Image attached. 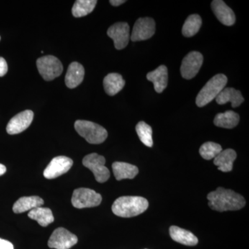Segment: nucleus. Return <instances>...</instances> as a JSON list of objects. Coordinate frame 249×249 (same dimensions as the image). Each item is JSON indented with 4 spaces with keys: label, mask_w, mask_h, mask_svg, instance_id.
Here are the masks:
<instances>
[{
    "label": "nucleus",
    "mask_w": 249,
    "mask_h": 249,
    "mask_svg": "<svg viewBox=\"0 0 249 249\" xmlns=\"http://www.w3.org/2000/svg\"><path fill=\"white\" fill-rule=\"evenodd\" d=\"M236 157H237V154L235 150L232 149H227V150H222L214 159V164L218 167V170L224 173H227L232 170L233 162L235 161Z\"/></svg>",
    "instance_id": "nucleus-19"
},
{
    "label": "nucleus",
    "mask_w": 249,
    "mask_h": 249,
    "mask_svg": "<svg viewBox=\"0 0 249 249\" xmlns=\"http://www.w3.org/2000/svg\"><path fill=\"white\" fill-rule=\"evenodd\" d=\"M155 22L152 18H139L134 24L131 40L137 42L150 39L155 34Z\"/></svg>",
    "instance_id": "nucleus-10"
},
{
    "label": "nucleus",
    "mask_w": 249,
    "mask_h": 249,
    "mask_svg": "<svg viewBox=\"0 0 249 249\" xmlns=\"http://www.w3.org/2000/svg\"><path fill=\"white\" fill-rule=\"evenodd\" d=\"M6 168L5 165L3 164H1L0 163V176H1V175H4V174L6 173Z\"/></svg>",
    "instance_id": "nucleus-32"
},
{
    "label": "nucleus",
    "mask_w": 249,
    "mask_h": 249,
    "mask_svg": "<svg viewBox=\"0 0 249 249\" xmlns=\"http://www.w3.org/2000/svg\"><path fill=\"white\" fill-rule=\"evenodd\" d=\"M28 217L33 220L37 221V223L43 227H47L54 221L52 210L48 208H42V206L29 211Z\"/></svg>",
    "instance_id": "nucleus-24"
},
{
    "label": "nucleus",
    "mask_w": 249,
    "mask_h": 249,
    "mask_svg": "<svg viewBox=\"0 0 249 249\" xmlns=\"http://www.w3.org/2000/svg\"><path fill=\"white\" fill-rule=\"evenodd\" d=\"M75 129L89 143L101 144L107 138V132L104 127L89 121L78 120L75 122Z\"/></svg>",
    "instance_id": "nucleus-4"
},
{
    "label": "nucleus",
    "mask_w": 249,
    "mask_h": 249,
    "mask_svg": "<svg viewBox=\"0 0 249 249\" xmlns=\"http://www.w3.org/2000/svg\"><path fill=\"white\" fill-rule=\"evenodd\" d=\"M211 8L219 22L226 26H232L235 22V15L225 2L214 0L211 3Z\"/></svg>",
    "instance_id": "nucleus-14"
},
{
    "label": "nucleus",
    "mask_w": 249,
    "mask_h": 249,
    "mask_svg": "<svg viewBox=\"0 0 249 249\" xmlns=\"http://www.w3.org/2000/svg\"><path fill=\"white\" fill-rule=\"evenodd\" d=\"M85 167L92 172L96 181L99 183H104L109 179L110 172L106 164V159L97 153H91L85 156L83 160Z\"/></svg>",
    "instance_id": "nucleus-6"
},
{
    "label": "nucleus",
    "mask_w": 249,
    "mask_h": 249,
    "mask_svg": "<svg viewBox=\"0 0 249 249\" xmlns=\"http://www.w3.org/2000/svg\"><path fill=\"white\" fill-rule=\"evenodd\" d=\"M148 206V201L142 196H124L114 201L111 210L119 217H132L145 212Z\"/></svg>",
    "instance_id": "nucleus-2"
},
{
    "label": "nucleus",
    "mask_w": 249,
    "mask_h": 249,
    "mask_svg": "<svg viewBox=\"0 0 249 249\" xmlns=\"http://www.w3.org/2000/svg\"><path fill=\"white\" fill-rule=\"evenodd\" d=\"M222 147L219 144L214 142H206L203 144L199 149V154L206 160L215 158L221 152Z\"/></svg>",
    "instance_id": "nucleus-28"
},
{
    "label": "nucleus",
    "mask_w": 249,
    "mask_h": 249,
    "mask_svg": "<svg viewBox=\"0 0 249 249\" xmlns=\"http://www.w3.org/2000/svg\"><path fill=\"white\" fill-rule=\"evenodd\" d=\"M96 4V0H77L72 8V14L76 18L84 17L92 12Z\"/></svg>",
    "instance_id": "nucleus-26"
},
{
    "label": "nucleus",
    "mask_w": 249,
    "mask_h": 249,
    "mask_svg": "<svg viewBox=\"0 0 249 249\" xmlns=\"http://www.w3.org/2000/svg\"><path fill=\"white\" fill-rule=\"evenodd\" d=\"M204 57L202 54L197 52H190L183 59L181 64V76L187 80H191L197 74L201 66H202Z\"/></svg>",
    "instance_id": "nucleus-9"
},
{
    "label": "nucleus",
    "mask_w": 249,
    "mask_h": 249,
    "mask_svg": "<svg viewBox=\"0 0 249 249\" xmlns=\"http://www.w3.org/2000/svg\"><path fill=\"white\" fill-rule=\"evenodd\" d=\"M146 78L149 81L153 83L155 91L161 93L168 85V69L165 65H160L155 71L147 73Z\"/></svg>",
    "instance_id": "nucleus-16"
},
{
    "label": "nucleus",
    "mask_w": 249,
    "mask_h": 249,
    "mask_svg": "<svg viewBox=\"0 0 249 249\" xmlns=\"http://www.w3.org/2000/svg\"><path fill=\"white\" fill-rule=\"evenodd\" d=\"M37 70L41 76L47 81H50L62 74L63 66L62 62L53 55H45L36 61Z\"/></svg>",
    "instance_id": "nucleus-5"
},
{
    "label": "nucleus",
    "mask_w": 249,
    "mask_h": 249,
    "mask_svg": "<svg viewBox=\"0 0 249 249\" xmlns=\"http://www.w3.org/2000/svg\"><path fill=\"white\" fill-rule=\"evenodd\" d=\"M109 2H110L112 6H118L124 4V3L125 2V1H124V0H111V1H109Z\"/></svg>",
    "instance_id": "nucleus-31"
},
{
    "label": "nucleus",
    "mask_w": 249,
    "mask_h": 249,
    "mask_svg": "<svg viewBox=\"0 0 249 249\" xmlns=\"http://www.w3.org/2000/svg\"><path fill=\"white\" fill-rule=\"evenodd\" d=\"M78 242V237L64 228L55 229L48 242L49 248L70 249Z\"/></svg>",
    "instance_id": "nucleus-8"
},
{
    "label": "nucleus",
    "mask_w": 249,
    "mask_h": 249,
    "mask_svg": "<svg viewBox=\"0 0 249 249\" xmlns=\"http://www.w3.org/2000/svg\"><path fill=\"white\" fill-rule=\"evenodd\" d=\"M215 99L219 105L231 102L232 107H239L245 101L240 91L232 88H224Z\"/></svg>",
    "instance_id": "nucleus-17"
},
{
    "label": "nucleus",
    "mask_w": 249,
    "mask_h": 249,
    "mask_svg": "<svg viewBox=\"0 0 249 249\" xmlns=\"http://www.w3.org/2000/svg\"><path fill=\"white\" fill-rule=\"evenodd\" d=\"M136 131L138 134L141 142L149 147L153 145V139H152V129L149 124L143 121H141L136 126Z\"/></svg>",
    "instance_id": "nucleus-27"
},
{
    "label": "nucleus",
    "mask_w": 249,
    "mask_h": 249,
    "mask_svg": "<svg viewBox=\"0 0 249 249\" xmlns=\"http://www.w3.org/2000/svg\"><path fill=\"white\" fill-rule=\"evenodd\" d=\"M107 36L114 40V47L118 50L125 48L128 45L129 27L126 22H118L108 29Z\"/></svg>",
    "instance_id": "nucleus-12"
},
{
    "label": "nucleus",
    "mask_w": 249,
    "mask_h": 249,
    "mask_svg": "<svg viewBox=\"0 0 249 249\" xmlns=\"http://www.w3.org/2000/svg\"><path fill=\"white\" fill-rule=\"evenodd\" d=\"M34 112L31 110L23 111L10 120L6 126V132L11 135L21 133L30 126L34 119Z\"/></svg>",
    "instance_id": "nucleus-13"
},
{
    "label": "nucleus",
    "mask_w": 249,
    "mask_h": 249,
    "mask_svg": "<svg viewBox=\"0 0 249 249\" xmlns=\"http://www.w3.org/2000/svg\"><path fill=\"white\" fill-rule=\"evenodd\" d=\"M0 40H1V37H0Z\"/></svg>",
    "instance_id": "nucleus-33"
},
{
    "label": "nucleus",
    "mask_w": 249,
    "mask_h": 249,
    "mask_svg": "<svg viewBox=\"0 0 249 249\" xmlns=\"http://www.w3.org/2000/svg\"><path fill=\"white\" fill-rule=\"evenodd\" d=\"M239 121L240 116L237 113L232 111H227L217 114L214 119V124L217 127L231 129L238 124Z\"/></svg>",
    "instance_id": "nucleus-23"
},
{
    "label": "nucleus",
    "mask_w": 249,
    "mask_h": 249,
    "mask_svg": "<svg viewBox=\"0 0 249 249\" xmlns=\"http://www.w3.org/2000/svg\"><path fill=\"white\" fill-rule=\"evenodd\" d=\"M202 20L199 15H191L185 21L182 28V34L185 37H193L199 32Z\"/></svg>",
    "instance_id": "nucleus-25"
},
{
    "label": "nucleus",
    "mask_w": 249,
    "mask_h": 249,
    "mask_svg": "<svg viewBox=\"0 0 249 249\" xmlns=\"http://www.w3.org/2000/svg\"><path fill=\"white\" fill-rule=\"evenodd\" d=\"M44 204V200L37 196H22L19 198L13 206L15 213H22L30 211L36 208L40 207Z\"/></svg>",
    "instance_id": "nucleus-18"
},
{
    "label": "nucleus",
    "mask_w": 249,
    "mask_h": 249,
    "mask_svg": "<svg viewBox=\"0 0 249 249\" xmlns=\"http://www.w3.org/2000/svg\"><path fill=\"white\" fill-rule=\"evenodd\" d=\"M73 160L65 156L55 157L44 171V177L48 179L58 178L67 173L73 165Z\"/></svg>",
    "instance_id": "nucleus-11"
},
{
    "label": "nucleus",
    "mask_w": 249,
    "mask_h": 249,
    "mask_svg": "<svg viewBox=\"0 0 249 249\" xmlns=\"http://www.w3.org/2000/svg\"><path fill=\"white\" fill-rule=\"evenodd\" d=\"M85 77V69L81 64L71 62L67 70L65 76V84L67 88L73 89L83 82Z\"/></svg>",
    "instance_id": "nucleus-15"
},
{
    "label": "nucleus",
    "mask_w": 249,
    "mask_h": 249,
    "mask_svg": "<svg viewBox=\"0 0 249 249\" xmlns=\"http://www.w3.org/2000/svg\"><path fill=\"white\" fill-rule=\"evenodd\" d=\"M125 81L119 73H109L105 77L103 86L105 91L109 96H114L124 88Z\"/></svg>",
    "instance_id": "nucleus-22"
},
{
    "label": "nucleus",
    "mask_w": 249,
    "mask_h": 249,
    "mask_svg": "<svg viewBox=\"0 0 249 249\" xmlns=\"http://www.w3.org/2000/svg\"><path fill=\"white\" fill-rule=\"evenodd\" d=\"M207 199L211 209L219 212L237 211L242 209L246 204L243 196L231 190L225 189L222 187L210 193Z\"/></svg>",
    "instance_id": "nucleus-1"
},
{
    "label": "nucleus",
    "mask_w": 249,
    "mask_h": 249,
    "mask_svg": "<svg viewBox=\"0 0 249 249\" xmlns=\"http://www.w3.org/2000/svg\"><path fill=\"white\" fill-rule=\"evenodd\" d=\"M227 81V77L221 73L213 77L196 96V106L202 107L211 103L224 89Z\"/></svg>",
    "instance_id": "nucleus-3"
},
{
    "label": "nucleus",
    "mask_w": 249,
    "mask_h": 249,
    "mask_svg": "<svg viewBox=\"0 0 249 249\" xmlns=\"http://www.w3.org/2000/svg\"><path fill=\"white\" fill-rule=\"evenodd\" d=\"M170 235L174 241L182 245L196 246L198 244L197 237L194 234L176 226L170 228Z\"/></svg>",
    "instance_id": "nucleus-20"
},
{
    "label": "nucleus",
    "mask_w": 249,
    "mask_h": 249,
    "mask_svg": "<svg viewBox=\"0 0 249 249\" xmlns=\"http://www.w3.org/2000/svg\"><path fill=\"white\" fill-rule=\"evenodd\" d=\"M0 249H14V247L9 241L0 238Z\"/></svg>",
    "instance_id": "nucleus-30"
},
{
    "label": "nucleus",
    "mask_w": 249,
    "mask_h": 249,
    "mask_svg": "<svg viewBox=\"0 0 249 249\" xmlns=\"http://www.w3.org/2000/svg\"><path fill=\"white\" fill-rule=\"evenodd\" d=\"M112 170L118 181L124 178L132 179L139 173V168L137 166L124 162H114L112 164Z\"/></svg>",
    "instance_id": "nucleus-21"
},
{
    "label": "nucleus",
    "mask_w": 249,
    "mask_h": 249,
    "mask_svg": "<svg viewBox=\"0 0 249 249\" xmlns=\"http://www.w3.org/2000/svg\"><path fill=\"white\" fill-rule=\"evenodd\" d=\"M8 71L7 62L4 58L0 57V77L4 76Z\"/></svg>",
    "instance_id": "nucleus-29"
},
{
    "label": "nucleus",
    "mask_w": 249,
    "mask_h": 249,
    "mask_svg": "<svg viewBox=\"0 0 249 249\" xmlns=\"http://www.w3.org/2000/svg\"><path fill=\"white\" fill-rule=\"evenodd\" d=\"M102 201V196L89 188H80L75 190L71 198L73 207L85 209L99 206Z\"/></svg>",
    "instance_id": "nucleus-7"
}]
</instances>
